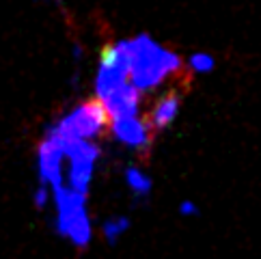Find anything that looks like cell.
Instances as JSON below:
<instances>
[{
    "instance_id": "obj_12",
    "label": "cell",
    "mask_w": 261,
    "mask_h": 259,
    "mask_svg": "<svg viewBox=\"0 0 261 259\" xmlns=\"http://www.w3.org/2000/svg\"><path fill=\"white\" fill-rule=\"evenodd\" d=\"M50 201H52V192L45 188V186H37L35 194H33V203H35V208L37 210H45L50 205Z\"/></svg>"
},
{
    "instance_id": "obj_13",
    "label": "cell",
    "mask_w": 261,
    "mask_h": 259,
    "mask_svg": "<svg viewBox=\"0 0 261 259\" xmlns=\"http://www.w3.org/2000/svg\"><path fill=\"white\" fill-rule=\"evenodd\" d=\"M177 212H179L181 216H186V218H192V216L199 214V205H197V203H194L192 199H184V201L179 203V210H177Z\"/></svg>"
},
{
    "instance_id": "obj_8",
    "label": "cell",
    "mask_w": 261,
    "mask_h": 259,
    "mask_svg": "<svg viewBox=\"0 0 261 259\" xmlns=\"http://www.w3.org/2000/svg\"><path fill=\"white\" fill-rule=\"evenodd\" d=\"M181 113V95L177 91H169L155 99V104L149 110L147 123L151 127V132H162V130L171 127L175 119Z\"/></svg>"
},
{
    "instance_id": "obj_10",
    "label": "cell",
    "mask_w": 261,
    "mask_h": 259,
    "mask_svg": "<svg viewBox=\"0 0 261 259\" xmlns=\"http://www.w3.org/2000/svg\"><path fill=\"white\" fill-rule=\"evenodd\" d=\"M129 227H132V220H129L127 216H123V214H117V216H110L101 223L99 234L108 244H117L119 240L129 231Z\"/></svg>"
},
{
    "instance_id": "obj_9",
    "label": "cell",
    "mask_w": 261,
    "mask_h": 259,
    "mask_svg": "<svg viewBox=\"0 0 261 259\" xmlns=\"http://www.w3.org/2000/svg\"><path fill=\"white\" fill-rule=\"evenodd\" d=\"M123 182H125L127 190L132 192L138 201L147 199L149 194H151V190H153V179H151V175H149L145 169H141V166H136V164L125 166V171H123Z\"/></svg>"
},
{
    "instance_id": "obj_7",
    "label": "cell",
    "mask_w": 261,
    "mask_h": 259,
    "mask_svg": "<svg viewBox=\"0 0 261 259\" xmlns=\"http://www.w3.org/2000/svg\"><path fill=\"white\" fill-rule=\"evenodd\" d=\"M108 132L113 134V138L119 145H123L132 151H145L153 141L151 127H149L147 119H143L141 115L110 119Z\"/></svg>"
},
{
    "instance_id": "obj_3",
    "label": "cell",
    "mask_w": 261,
    "mask_h": 259,
    "mask_svg": "<svg viewBox=\"0 0 261 259\" xmlns=\"http://www.w3.org/2000/svg\"><path fill=\"white\" fill-rule=\"evenodd\" d=\"M54 231L76 248H89L93 240V223L89 214V194L63 186L52 192Z\"/></svg>"
},
{
    "instance_id": "obj_1",
    "label": "cell",
    "mask_w": 261,
    "mask_h": 259,
    "mask_svg": "<svg viewBox=\"0 0 261 259\" xmlns=\"http://www.w3.org/2000/svg\"><path fill=\"white\" fill-rule=\"evenodd\" d=\"M93 91H95L93 99H97L99 106L106 110L108 121L119 117L141 115L143 95L129 85L123 39L104 45L97 63L95 80H93Z\"/></svg>"
},
{
    "instance_id": "obj_2",
    "label": "cell",
    "mask_w": 261,
    "mask_h": 259,
    "mask_svg": "<svg viewBox=\"0 0 261 259\" xmlns=\"http://www.w3.org/2000/svg\"><path fill=\"white\" fill-rule=\"evenodd\" d=\"M127 54L129 85L138 93H153L173 80L184 69V59L177 52L164 48L147 33L123 39Z\"/></svg>"
},
{
    "instance_id": "obj_4",
    "label": "cell",
    "mask_w": 261,
    "mask_h": 259,
    "mask_svg": "<svg viewBox=\"0 0 261 259\" xmlns=\"http://www.w3.org/2000/svg\"><path fill=\"white\" fill-rule=\"evenodd\" d=\"M104 132H108V115L97 99L80 101L45 130L59 141H97Z\"/></svg>"
},
{
    "instance_id": "obj_11",
    "label": "cell",
    "mask_w": 261,
    "mask_h": 259,
    "mask_svg": "<svg viewBox=\"0 0 261 259\" xmlns=\"http://www.w3.org/2000/svg\"><path fill=\"white\" fill-rule=\"evenodd\" d=\"M184 67L190 73H194V76H205V73H212L216 69V59L210 52H194L186 59Z\"/></svg>"
},
{
    "instance_id": "obj_6",
    "label": "cell",
    "mask_w": 261,
    "mask_h": 259,
    "mask_svg": "<svg viewBox=\"0 0 261 259\" xmlns=\"http://www.w3.org/2000/svg\"><path fill=\"white\" fill-rule=\"evenodd\" d=\"M37 179L39 186H45L50 192L65 186V151L63 143L43 134L37 145Z\"/></svg>"
},
{
    "instance_id": "obj_5",
    "label": "cell",
    "mask_w": 261,
    "mask_h": 259,
    "mask_svg": "<svg viewBox=\"0 0 261 259\" xmlns=\"http://www.w3.org/2000/svg\"><path fill=\"white\" fill-rule=\"evenodd\" d=\"M59 141V138H57ZM65 151V186L89 194L95 179L101 149L97 141H61Z\"/></svg>"
},
{
    "instance_id": "obj_14",
    "label": "cell",
    "mask_w": 261,
    "mask_h": 259,
    "mask_svg": "<svg viewBox=\"0 0 261 259\" xmlns=\"http://www.w3.org/2000/svg\"><path fill=\"white\" fill-rule=\"evenodd\" d=\"M54 3H59V0H54Z\"/></svg>"
}]
</instances>
